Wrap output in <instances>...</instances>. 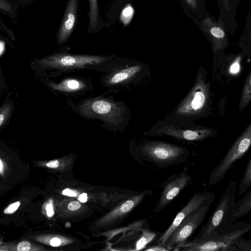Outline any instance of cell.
Here are the masks:
<instances>
[{
	"label": "cell",
	"mask_w": 251,
	"mask_h": 251,
	"mask_svg": "<svg viewBox=\"0 0 251 251\" xmlns=\"http://www.w3.org/2000/svg\"><path fill=\"white\" fill-rule=\"evenodd\" d=\"M80 0H68L56 35V44H65L72 34L77 19Z\"/></svg>",
	"instance_id": "14"
},
{
	"label": "cell",
	"mask_w": 251,
	"mask_h": 251,
	"mask_svg": "<svg viewBox=\"0 0 251 251\" xmlns=\"http://www.w3.org/2000/svg\"><path fill=\"white\" fill-rule=\"evenodd\" d=\"M11 106L9 103H5L0 108V127L5 122L10 115Z\"/></svg>",
	"instance_id": "20"
},
{
	"label": "cell",
	"mask_w": 251,
	"mask_h": 251,
	"mask_svg": "<svg viewBox=\"0 0 251 251\" xmlns=\"http://www.w3.org/2000/svg\"><path fill=\"white\" fill-rule=\"evenodd\" d=\"M80 203L77 201H72L68 205V209L71 211L76 210L80 208Z\"/></svg>",
	"instance_id": "27"
},
{
	"label": "cell",
	"mask_w": 251,
	"mask_h": 251,
	"mask_svg": "<svg viewBox=\"0 0 251 251\" xmlns=\"http://www.w3.org/2000/svg\"><path fill=\"white\" fill-rule=\"evenodd\" d=\"M212 202L210 201L202 205L182 221L163 245L168 251H173L177 245L190 240L204 221Z\"/></svg>",
	"instance_id": "9"
},
{
	"label": "cell",
	"mask_w": 251,
	"mask_h": 251,
	"mask_svg": "<svg viewBox=\"0 0 251 251\" xmlns=\"http://www.w3.org/2000/svg\"><path fill=\"white\" fill-rule=\"evenodd\" d=\"M143 153L159 169H166L186 161L188 150L182 146L161 141H147L142 146Z\"/></svg>",
	"instance_id": "5"
},
{
	"label": "cell",
	"mask_w": 251,
	"mask_h": 251,
	"mask_svg": "<svg viewBox=\"0 0 251 251\" xmlns=\"http://www.w3.org/2000/svg\"><path fill=\"white\" fill-rule=\"evenodd\" d=\"M144 70L142 63L120 57L117 64L100 75V81L109 92H117L139 81Z\"/></svg>",
	"instance_id": "4"
},
{
	"label": "cell",
	"mask_w": 251,
	"mask_h": 251,
	"mask_svg": "<svg viewBox=\"0 0 251 251\" xmlns=\"http://www.w3.org/2000/svg\"><path fill=\"white\" fill-rule=\"evenodd\" d=\"M88 2L89 23L87 32L88 33H97L102 30L103 26V20L100 12L99 0H88Z\"/></svg>",
	"instance_id": "15"
},
{
	"label": "cell",
	"mask_w": 251,
	"mask_h": 251,
	"mask_svg": "<svg viewBox=\"0 0 251 251\" xmlns=\"http://www.w3.org/2000/svg\"><path fill=\"white\" fill-rule=\"evenodd\" d=\"M78 200L81 202L84 203L87 200V195L86 193H82L78 197Z\"/></svg>",
	"instance_id": "33"
},
{
	"label": "cell",
	"mask_w": 251,
	"mask_h": 251,
	"mask_svg": "<svg viewBox=\"0 0 251 251\" xmlns=\"http://www.w3.org/2000/svg\"><path fill=\"white\" fill-rule=\"evenodd\" d=\"M212 35L217 38H222L225 36V32L221 28L219 27H213L211 29Z\"/></svg>",
	"instance_id": "26"
},
{
	"label": "cell",
	"mask_w": 251,
	"mask_h": 251,
	"mask_svg": "<svg viewBox=\"0 0 251 251\" xmlns=\"http://www.w3.org/2000/svg\"><path fill=\"white\" fill-rule=\"evenodd\" d=\"M251 211V190L240 200L235 202L231 209L228 225L231 224Z\"/></svg>",
	"instance_id": "16"
},
{
	"label": "cell",
	"mask_w": 251,
	"mask_h": 251,
	"mask_svg": "<svg viewBox=\"0 0 251 251\" xmlns=\"http://www.w3.org/2000/svg\"><path fill=\"white\" fill-rule=\"evenodd\" d=\"M209 85L201 73H198L189 93L175 110L178 116L185 118L200 115L206 108L209 100Z\"/></svg>",
	"instance_id": "7"
},
{
	"label": "cell",
	"mask_w": 251,
	"mask_h": 251,
	"mask_svg": "<svg viewBox=\"0 0 251 251\" xmlns=\"http://www.w3.org/2000/svg\"><path fill=\"white\" fill-rule=\"evenodd\" d=\"M66 102L73 112L87 120L100 121L109 131H124L129 126V108L124 100H115L112 95L88 97L76 103L70 100Z\"/></svg>",
	"instance_id": "1"
},
{
	"label": "cell",
	"mask_w": 251,
	"mask_h": 251,
	"mask_svg": "<svg viewBox=\"0 0 251 251\" xmlns=\"http://www.w3.org/2000/svg\"><path fill=\"white\" fill-rule=\"evenodd\" d=\"M62 194L64 195L68 196L70 197H75L77 196V194L76 193L68 188L64 189L62 192Z\"/></svg>",
	"instance_id": "32"
},
{
	"label": "cell",
	"mask_w": 251,
	"mask_h": 251,
	"mask_svg": "<svg viewBox=\"0 0 251 251\" xmlns=\"http://www.w3.org/2000/svg\"><path fill=\"white\" fill-rule=\"evenodd\" d=\"M251 229L247 221L233 223L204 238L189 241L178 245L173 251H237L236 244Z\"/></svg>",
	"instance_id": "3"
},
{
	"label": "cell",
	"mask_w": 251,
	"mask_h": 251,
	"mask_svg": "<svg viewBox=\"0 0 251 251\" xmlns=\"http://www.w3.org/2000/svg\"><path fill=\"white\" fill-rule=\"evenodd\" d=\"M251 100V73L250 72L245 79L241 97L239 104V109L241 112L249 103Z\"/></svg>",
	"instance_id": "17"
},
{
	"label": "cell",
	"mask_w": 251,
	"mask_h": 251,
	"mask_svg": "<svg viewBox=\"0 0 251 251\" xmlns=\"http://www.w3.org/2000/svg\"><path fill=\"white\" fill-rule=\"evenodd\" d=\"M21 205L19 201H17L9 204L3 210V213L5 214H11L14 213Z\"/></svg>",
	"instance_id": "22"
},
{
	"label": "cell",
	"mask_w": 251,
	"mask_h": 251,
	"mask_svg": "<svg viewBox=\"0 0 251 251\" xmlns=\"http://www.w3.org/2000/svg\"><path fill=\"white\" fill-rule=\"evenodd\" d=\"M46 84L53 92L68 97L80 96L93 89L91 80L80 76L66 77L58 82L48 79Z\"/></svg>",
	"instance_id": "13"
},
{
	"label": "cell",
	"mask_w": 251,
	"mask_h": 251,
	"mask_svg": "<svg viewBox=\"0 0 251 251\" xmlns=\"http://www.w3.org/2000/svg\"><path fill=\"white\" fill-rule=\"evenodd\" d=\"M147 251H167L168 250L164 246L159 244H157L154 246H153Z\"/></svg>",
	"instance_id": "29"
},
{
	"label": "cell",
	"mask_w": 251,
	"mask_h": 251,
	"mask_svg": "<svg viewBox=\"0 0 251 251\" xmlns=\"http://www.w3.org/2000/svg\"><path fill=\"white\" fill-rule=\"evenodd\" d=\"M120 58L115 54H74L64 50L36 60L35 65L41 70L53 71L56 76L84 70L104 73L117 64Z\"/></svg>",
	"instance_id": "2"
},
{
	"label": "cell",
	"mask_w": 251,
	"mask_h": 251,
	"mask_svg": "<svg viewBox=\"0 0 251 251\" xmlns=\"http://www.w3.org/2000/svg\"><path fill=\"white\" fill-rule=\"evenodd\" d=\"M215 130L209 128H186L179 127L174 125L161 123L153 126L144 134L148 136H168L184 142L203 141L213 137Z\"/></svg>",
	"instance_id": "10"
},
{
	"label": "cell",
	"mask_w": 251,
	"mask_h": 251,
	"mask_svg": "<svg viewBox=\"0 0 251 251\" xmlns=\"http://www.w3.org/2000/svg\"><path fill=\"white\" fill-rule=\"evenodd\" d=\"M251 144V124H250L236 139L225 156L211 172L208 185L212 186L221 181L227 172L249 150Z\"/></svg>",
	"instance_id": "8"
},
{
	"label": "cell",
	"mask_w": 251,
	"mask_h": 251,
	"mask_svg": "<svg viewBox=\"0 0 251 251\" xmlns=\"http://www.w3.org/2000/svg\"><path fill=\"white\" fill-rule=\"evenodd\" d=\"M240 57H238L231 64L229 67V72L231 74H236L239 73L240 70Z\"/></svg>",
	"instance_id": "23"
},
{
	"label": "cell",
	"mask_w": 251,
	"mask_h": 251,
	"mask_svg": "<svg viewBox=\"0 0 251 251\" xmlns=\"http://www.w3.org/2000/svg\"><path fill=\"white\" fill-rule=\"evenodd\" d=\"M135 204V202L132 200H128L125 202L120 207V212L122 213H126L132 209Z\"/></svg>",
	"instance_id": "25"
},
{
	"label": "cell",
	"mask_w": 251,
	"mask_h": 251,
	"mask_svg": "<svg viewBox=\"0 0 251 251\" xmlns=\"http://www.w3.org/2000/svg\"><path fill=\"white\" fill-rule=\"evenodd\" d=\"M46 165L50 168H57L59 165V162L58 160H53L47 163Z\"/></svg>",
	"instance_id": "30"
},
{
	"label": "cell",
	"mask_w": 251,
	"mask_h": 251,
	"mask_svg": "<svg viewBox=\"0 0 251 251\" xmlns=\"http://www.w3.org/2000/svg\"><path fill=\"white\" fill-rule=\"evenodd\" d=\"M4 172V165L3 163L0 158V174L2 175Z\"/></svg>",
	"instance_id": "35"
},
{
	"label": "cell",
	"mask_w": 251,
	"mask_h": 251,
	"mask_svg": "<svg viewBox=\"0 0 251 251\" xmlns=\"http://www.w3.org/2000/svg\"><path fill=\"white\" fill-rule=\"evenodd\" d=\"M188 3L193 8L197 7V1L196 0H186Z\"/></svg>",
	"instance_id": "34"
},
{
	"label": "cell",
	"mask_w": 251,
	"mask_h": 251,
	"mask_svg": "<svg viewBox=\"0 0 251 251\" xmlns=\"http://www.w3.org/2000/svg\"><path fill=\"white\" fill-rule=\"evenodd\" d=\"M215 199V195L213 192L195 193L186 204L176 215L168 228L158 238L156 243L163 245L174 230L187 215L206 203L213 202Z\"/></svg>",
	"instance_id": "12"
},
{
	"label": "cell",
	"mask_w": 251,
	"mask_h": 251,
	"mask_svg": "<svg viewBox=\"0 0 251 251\" xmlns=\"http://www.w3.org/2000/svg\"><path fill=\"white\" fill-rule=\"evenodd\" d=\"M251 186V157L247 163L245 171L238 188V196L245 194Z\"/></svg>",
	"instance_id": "18"
},
{
	"label": "cell",
	"mask_w": 251,
	"mask_h": 251,
	"mask_svg": "<svg viewBox=\"0 0 251 251\" xmlns=\"http://www.w3.org/2000/svg\"><path fill=\"white\" fill-rule=\"evenodd\" d=\"M192 181L191 176L184 171L170 176L160 185L162 191L153 211L157 213L165 208Z\"/></svg>",
	"instance_id": "11"
},
{
	"label": "cell",
	"mask_w": 251,
	"mask_h": 251,
	"mask_svg": "<svg viewBox=\"0 0 251 251\" xmlns=\"http://www.w3.org/2000/svg\"><path fill=\"white\" fill-rule=\"evenodd\" d=\"M60 240L57 237H53L50 239L49 244L52 247H58L61 245Z\"/></svg>",
	"instance_id": "31"
},
{
	"label": "cell",
	"mask_w": 251,
	"mask_h": 251,
	"mask_svg": "<svg viewBox=\"0 0 251 251\" xmlns=\"http://www.w3.org/2000/svg\"><path fill=\"white\" fill-rule=\"evenodd\" d=\"M46 213L49 217H51L54 215V210L52 201H50L46 206Z\"/></svg>",
	"instance_id": "28"
},
{
	"label": "cell",
	"mask_w": 251,
	"mask_h": 251,
	"mask_svg": "<svg viewBox=\"0 0 251 251\" xmlns=\"http://www.w3.org/2000/svg\"><path fill=\"white\" fill-rule=\"evenodd\" d=\"M237 183L231 179L226 186L221 199L207 222L199 233L192 240L204 238L217 232L227 226L231 209L235 202V194Z\"/></svg>",
	"instance_id": "6"
},
{
	"label": "cell",
	"mask_w": 251,
	"mask_h": 251,
	"mask_svg": "<svg viewBox=\"0 0 251 251\" xmlns=\"http://www.w3.org/2000/svg\"><path fill=\"white\" fill-rule=\"evenodd\" d=\"M14 250L18 251H30L36 250L33 246L28 241L24 240L19 242Z\"/></svg>",
	"instance_id": "21"
},
{
	"label": "cell",
	"mask_w": 251,
	"mask_h": 251,
	"mask_svg": "<svg viewBox=\"0 0 251 251\" xmlns=\"http://www.w3.org/2000/svg\"><path fill=\"white\" fill-rule=\"evenodd\" d=\"M237 251H251V240L240 238L236 244Z\"/></svg>",
	"instance_id": "19"
},
{
	"label": "cell",
	"mask_w": 251,
	"mask_h": 251,
	"mask_svg": "<svg viewBox=\"0 0 251 251\" xmlns=\"http://www.w3.org/2000/svg\"><path fill=\"white\" fill-rule=\"evenodd\" d=\"M13 10L11 4L6 0H0V12L7 13H12Z\"/></svg>",
	"instance_id": "24"
}]
</instances>
